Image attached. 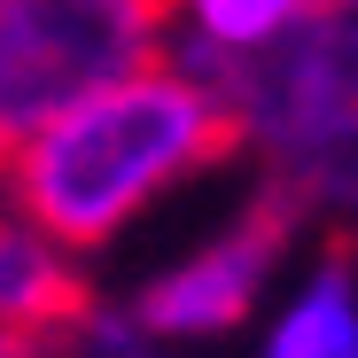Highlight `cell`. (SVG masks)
Instances as JSON below:
<instances>
[{
    "label": "cell",
    "mask_w": 358,
    "mask_h": 358,
    "mask_svg": "<svg viewBox=\"0 0 358 358\" xmlns=\"http://www.w3.org/2000/svg\"><path fill=\"white\" fill-rule=\"evenodd\" d=\"M265 358H358V288H350L343 250H335L327 273L288 304V320H280V335L265 343Z\"/></svg>",
    "instance_id": "cell-4"
},
{
    "label": "cell",
    "mask_w": 358,
    "mask_h": 358,
    "mask_svg": "<svg viewBox=\"0 0 358 358\" xmlns=\"http://www.w3.org/2000/svg\"><path fill=\"white\" fill-rule=\"evenodd\" d=\"M242 148H250V117L210 78L141 71L39 125V141L16 148L8 164V195L55 250H101L156 195L234 164Z\"/></svg>",
    "instance_id": "cell-1"
},
{
    "label": "cell",
    "mask_w": 358,
    "mask_h": 358,
    "mask_svg": "<svg viewBox=\"0 0 358 358\" xmlns=\"http://www.w3.org/2000/svg\"><path fill=\"white\" fill-rule=\"evenodd\" d=\"M304 210H312V179H296V171L265 179V187L250 195V210L234 218L218 242H203L187 265L156 273V280L133 296L125 320H133L141 335H226V327H242V320L257 312L265 273L288 257Z\"/></svg>",
    "instance_id": "cell-3"
},
{
    "label": "cell",
    "mask_w": 358,
    "mask_h": 358,
    "mask_svg": "<svg viewBox=\"0 0 358 358\" xmlns=\"http://www.w3.org/2000/svg\"><path fill=\"white\" fill-rule=\"evenodd\" d=\"M171 8L179 0H0V171L71 101L141 71Z\"/></svg>",
    "instance_id": "cell-2"
},
{
    "label": "cell",
    "mask_w": 358,
    "mask_h": 358,
    "mask_svg": "<svg viewBox=\"0 0 358 358\" xmlns=\"http://www.w3.org/2000/svg\"><path fill=\"white\" fill-rule=\"evenodd\" d=\"M8 250H16V226H0V265H8Z\"/></svg>",
    "instance_id": "cell-6"
},
{
    "label": "cell",
    "mask_w": 358,
    "mask_h": 358,
    "mask_svg": "<svg viewBox=\"0 0 358 358\" xmlns=\"http://www.w3.org/2000/svg\"><path fill=\"white\" fill-rule=\"evenodd\" d=\"M187 8H195V24L218 55H250V47L296 31V24H320V16L350 8V0H187Z\"/></svg>",
    "instance_id": "cell-5"
}]
</instances>
